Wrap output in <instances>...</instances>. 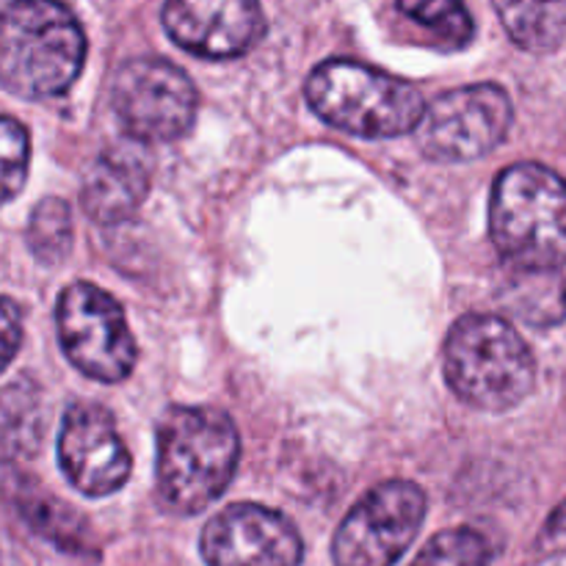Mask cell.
<instances>
[{
  "label": "cell",
  "instance_id": "7c38bea8",
  "mask_svg": "<svg viewBox=\"0 0 566 566\" xmlns=\"http://www.w3.org/2000/svg\"><path fill=\"white\" fill-rule=\"evenodd\" d=\"M164 28L199 59H238L265 33L258 0H166Z\"/></svg>",
  "mask_w": 566,
  "mask_h": 566
},
{
  "label": "cell",
  "instance_id": "7402d4cb",
  "mask_svg": "<svg viewBox=\"0 0 566 566\" xmlns=\"http://www.w3.org/2000/svg\"><path fill=\"white\" fill-rule=\"evenodd\" d=\"M22 343V324H20V310L9 298H0V374L11 365L17 357Z\"/></svg>",
  "mask_w": 566,
  "mask_h": 566
},
{
  "label": "cell",
  "instance_id": "4fadbf2b",
  "mask_svg": "<svg viewBox=\"0 0 566 566\" xmlns=\"http://www.w3.org/2000/svg\"><path fill=\"white\" fill-rule=\"evenodd\" d=\"M149 188V171L138 155L105 149L83 177L81 205L97 224H119L136 213Z\"/></svg>",
  "mask_w": 566,
  "mask_h": 566
},
{
  "label": "cell",
  "instance_id": "52a82bcc",
  "mask_svg": "<svg viewBox=\"0 0 566 566\" xmlns=\"http://www.w3.org/2000/svg\"><path fill=\"white\" fill-rule=\"evenodd\" d=\"M426 517V492L412 481L374 486L337 528L335 566H392L418 536Z\"/></svg>",
  "mask_w": 566,
  "mask_h": 566
},
{
  "label": "cell",
  "instance_id": "ba28073f",
  "mask_svg": "<svg viewBox=\"0 0 566 566\" xmlns=\"http://www.w3.org/2000/svg\"><path fill=\"white\" fill-rule=\"evenodd\" d=\"M512 99L495 83L453 88L423 111L418 130L426 158L464 164L492 153L512 127Z\"/></svg>",
  "mask_w": 566,
  "mask_h": 566
},
{
  "label": "cell",
  "instance_id": "e0dca14e",
  "mask_svg": "<svg viewBox=\"0 0 566 566\" xmlns=\"http://www.w3.org/2000/svg\"><path fill=\"white\" fill-rule=\"evenodd\" d=\"M506 291V307L514 315L536 326L556 324L566 313V287L553 271H525L517 269Z\"/></svg>",
  "mask_w": 566,
  "mask_h": 566
},
{
  "label": "cell",
  "instance_id": "2e32d148",
  "mask_svg": "<svg viewBox=\"0 0 566 566\" xmlns=\"http://www.w3.org/2000/svg\"><path fill=\"white\" fill-rule=\"evenodd\" d=\"M42 442V403L28 379L0 390V462L31 459Z\"/></svg>",
  "mask_w": 566,
  "mask_h": 566
},
{
  "label": "cell",
  "instance_id": "8992f818",
  "mask_svg": "<svg viewBox=\"0 0 566 566\" xmlns=\"http://www.w3.org/2000/svg\"><path fill=\"white\" fill-rule=\"evenodd\" d=\"M59 340L66 359L94 381L114 385L136 365V340L111 293L88 282L66 287L55 310Z\"/></svg>",
  "mask_w": 566,
  "mask_h": 566
},
{
  "label": "cell",
  "instance_id": "6da1fadb",
  "mask_svg": "<svg viewBox=\"0 0 566 566\" xmlns=\"http://www.w3.org/2000/svg\"><path fill=\"white\" fill-rule=\"evenodd\" d=\"M86 36L61 0H11L0 9V86L22 99L59 97L81 75Z\"/></svg>",
  "mask_w": 566,
  "mask_h": 566
},
{
  "label": "cell",
  "instance_id": "ffe728a7",
  "mask_svg": "<svg viewBox=\"0 0 566 566\" xmlns=\"http://www.w3.org/2000/svg\"><path fill=\"white\" fill-rule=\"evenodd\" d=\"M412 566H490V545L473 528H451L437 534Z\"/></svg>",
  "mask_w": 566,
  "mask_h": 566
},
{
  "label": "cell",
  "instance_id": "9a60e30c",
  "mask_svg": "<svg viewBox=\"0 0 566 566\" xmlns=\"http://www.w3.org/2000/svg\"><path fill=\"white\" fill-rule=\"evenodd\" d=\"M514 44L531 53H551L566 33V0H492Z\"/></svg>",
  "mask_w": 566,
  "mask_h": 566
},
{
  "label": "cell",
  "instance_id": "d6986e66",
  "mask_svg": "<svg viewBox=\"0 0 566 566\" xmlns=\"http://www.w3.org/2000/svg\"><path fill=\"white\" fill-rule=\"evenodd\" d=\"M28 247L42 263H59L72 249V213L66 202L48 197L33 208Z\"/></svg>",
  "mask_w": 566,
  "mask_h": 566
},
{
  "label": "cell",
  "instance_id": "3957f363",
  "mask_svg": "<svg viewBox=\"0 0 566 566\" xmlns=\"http://www.w3.org/2000/svg\"><path fill=\"white\" fill-rule=\"evenodd\" d=\"M497 252L525 271L566 265V182L539 164H514L497 177L490 202Z\"/></svg>",
  "mask_w": 566,
  "mask_h": 566
},
{
  "label": "cell",
  "instance_id": "277c9868",
  "mask_svg": "<svg viewBox=\"0 0 566 566\" xmlns=\"http://www.w3.org/2000/svg\"><path fill=\"white\" fill-rule=\"evenodd\" d=\"M446 379L464 403L506 412L525 401L536 381L531 348L497 315H464L446 340Z\"/></svg>",
  "mask_w": 566,
  "mask_h": 566
},
{
  "label": "cell",
  "instance_id": "cb8c5ba5",
  "mask_svg": "<svg viewBox=\"0 0 566 566\" xmlns=\"http://www.w3.org/2000/svg\"><path fill=\"white\" fill-rule=\"evenodd\" d=\"M0 566H6V562H3V553H0Z\"/></svg>",
  "mask_w": 566,
  "mask_h": 566
},
{
  "label": "cell",
  "instance_id": "9c48e42d",
  "mask_svg": "<svg viewBox=\"0 0 566 566\" xmlns=\"http://www.w3.org/2000/svg\"><path fill=\"white\" fill-rule=\"evenodd\" d=\"M111 99L127 136L149 144L186 136L197 116L193 83L180 66L160 59H136L122 66Z\"/></svg>",
  "mask_w": 566,
  "mask_h": 566
},
{
  "label": "cell",
  "instance_id": "ac0fdd59",
  "mask_svg": "<svg viewBox=\"0 0 566 566\" xmlns=\"http://www.w3.org/2000/svg\"><path fill=\"white\" fill-rule=\"evenodd\" d=\"M398 11L423 25L446 50H459L473 39L475 25L462 0H398Z\"/></svg>",
  "mask_w": 566,
  "mask_h": 566
},
{
  "label": "cell",
  "instance_id": "30bf717a",
  "mask_svg": "<svg viewBox=\"0 0 566 566\" xmlns=\"http://www.w3.org/2000/svg\"><path fill=\"white\" fill-rule=\"evenodd\" d=\"M199 547L208 566H298L304 556L296 525L258 503H238L216 514Z\"/></svg>",
  "mask_w": 566,
  "mask_h": 566
},
{
  "label": "cell",
  "instance_id": "8fae6325",
  "mask_svg": "<svg viewBox=\"0 0 566 566\" xmlns=\"http://www.w3.org/2000/svg\"><path fill=\"white\" fill-rule=\"evenodd\" d=\"M59 464L70 484L88 497L122 490L130 475V453L114 418L97 403L66 409L59 437Z\"/></svg>",
  "mask_w": 566,
  "mask_h": 566
},
{
  "label": "cell",
  "instance_id": "5bb4252c",
  "mask_svg": "<svg viewBox=\"0 0 566 566\" xmlns=\"http://www.w3.org/2000/svg\"><path fill=\"white\" fill-rule=\"evenodd\" d=\"M3 490L11 506H14V512L42 539L53 542L55 547H61L66 553H77V556H83L92 547L86 523L70 506H64L59 497L42 490L33 479H28V475H9Z\"/></svg>",
  "mask_w": 566,
  "mask_h": 566
},
{
  "label": "cell",
  "instance_id": "44dd1931",
  "mask_svg": "<svg viewBox=\"0 0 566 566\" xmlns=\"http://www.w3.org/2000/svg\"><path fill=\"white\" fill-rule=\"evenodd\" d=\"M31 138L11 116H0V208L17 197L25 186Z\"/></svg>",
  "mask_w": 566,
  "mask_h": 566
},
{
  "label": "cell",
  "instance_id": "603a6c76",
  "mask_svg": "<svg viewBox=\"0 0 566 566\" xmlns=\"http://www.w3.org/2000/svg\"><path fill=\"white\" fill-rule=\"evenodd\" d=\"M539 551L545 556H566V501L551 514V520L542 528Z\"/></svg>",
  "mask_w": 566,
  "mask_h": 566
},
{
  "label": "cell",
  "instance_id": "5b68a950",
  "mask_svg": "<svg viewBox=\"0 0 566 566\" xmlns=\"http://www.w3.org/2000/svg\"><path fill=\"white\" fill-rule=\"evenodd\" d=\"M304 94L326 125L363 138L412 133L426 111L420 92L407 81L348 59L315 66L304 83Z\"/></svg>",
  "mask_w": 566,
  "mask_h": 566
},
{
  "label": "cell",
  "instance_id": "7a4b0ae2",
  "mask_svg": "<svg viewBox=\"0 0 566 566\" xmlns=\"http://www.w3.org/2000/svg\"><path fill=\"white\" fill-rule=\"evenodd\" d=\"M238 431L224 412L175 407L158 426V495L169 512L199 514L230 486Z\"/></svg>",
  "mask_w": 566,
  "mask_h": 566
}]
</instances>
